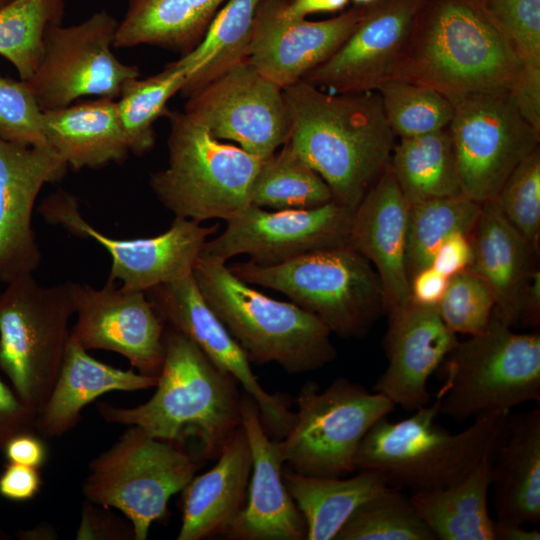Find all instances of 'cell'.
I'll list each match as a JSON object with an SVG mask.
<instances>
[{
	"label": "cell",
	"mask_w": 540,
	"mask_h": 540,
	"mask_svg": "<svg viewBox=\"0 0 540 540\" xmlns=\"http://www.w3.org/2000/svg\"><path fill=\"white\" fill-rule=\"evenodd\" d=\"M168 165L150 175L149 185L175 216L198 223L228 221L250 204L262 159L220 142L184 112H169Z\"/></svg>",
	"instance_id": "52a82bcc"
},
{
	"label": "cell",
	"mask_w": 540,
	"mask_h": 540,
	"mask_svg": "<svg viewBox=\"0 0 540 540\" xmlns=\"http://www.w3.org/2000/svg\"><path fill=\"white\" fill-rule=\"evenodd\" d=\"M119 21L100 10L80 23L50 25L33 76L25 81L42 111L62 109L85 96L116 99L122 86L139 77L112 51Z\"/></svg>",
	"instance_id": "4fadbf2b"
},
{
	"label": "cell",
	"mask_w": 540,
	"mask_h": 540,
	"mask_svg": "<svg viewBox=\"0 0 540 540\" xmlns=\"http://www.w3.org/2000/svg\"><path fill=\"white\" fill-rule=\"evenodd\" d=\"M39 211L49 223L102 245L112 259L108 280L141 291L191 274L207 238L218 229V224L203 226L175 216L169 229L158 236L116 239L91 226L82 217L76 198L62 190L49 195Z\"/></svg>",
	"instance_id": "9a60e30c"
},
{
	"label": "cell",
	"mask_w": 540,
	"mask_h": 540,
	"mask_svg": "<svg viewBox=\"0 0 540 540\" xmlns=\"http://www.w3.org/2000/svg\"><path fill=\"white\" fill-rule=\"evenodd\" d=\"M389 164L410 205L463 195L457 158L448 128L400 139L394 146Z\"/></svg>",
	"instance_id": "d6a6232c"
},
{
	"label": "cell",
	"mask_w": 540,
	"mask_h": 540,
	"mask_svg": "<svg viewBox=\"0 0 540 540\" xmlns=\"http://www.w3.org/2000/svg\"><path fill=\"white\" fill-rule=\"evenodd\" d=\"M440 398L398 422L384 417L364 436L355 456L357 470L381 474L390 488L410 494L449 487L492 456L511 411L483 413L452 434L436 422Z\"/></svg>",
	"instance_id": "277c9868"
},
{
	"label": "cell",
	"mask_w": 540,
	"mask_h": 540,
	"mask_svg": "<svg viewBox=\"0 0 540 540\" xmlns=\"http://www.w3.org/2000/svg\"><path fill=\"white\" fill-rule=\"evenodd\" d=\"M358 471L350 478L314 477L283 468V481L304 518L307 540H335L362 504L390 488L380 473Z\"/></svg>",
	"instance_id": "4dcf8cb0"
},
{
	"label": "cell",
	"mask_w": 540,
	"mask_h": 540,
	"mask_svg": "<svg viewBox=\"0 0 540 540\" xmlns=\"http://www.w3.org/2000/svg\"><path fill=\"white\" fill-rule=\"evenodd\" d=\"M0 138L28 146L48 145L43 111L23 80L0 74Z\"/></svg>",
	"instance_id": "7bdbcfd3"
},
{
	"label": "cell",
	"mask_w": 540,
	"mask_h": 540,
	"mask_svg": "<svg viewBox=\"0 0 540 540\" xmlns=\"http://www.w3.org/2000/svg\"><path fill=\"white\" fill-rule=\"evenodd\" d=\"M522 67L483 0H423L392 79L446 95L509 90Z\"/></svg>",
	"instance_id": "3957f363"
},
{
	"label": "cell",
	"mask_w": 540,
	"mask_h": 540,
	"mask_svg": "<svg viewBox=\"0 0 540 540\" xmlns=\"http://www.w3.org/2000/svg\"><path fill=\"white\" fill-rule=\"evenodd\" d=\"M73 298V339L86 350L118 353L139 373L158 377L164 361L166 324L145 291L117 287L109 280L100 289L75 283Z\"/></svg>",
	"instance_id": "ac0fdd59"
},
{
	"label": "cell",
	"mask_w": 540,
	"mask_h": 540,
	"mask_svg": "<svg viewBox=\"0 0 540 540\" xmlns=\"http://www.w3.org/2000/svg\"><path fill=\"white\" fill-rule=\"evenodd\" d=\"M41 486L42 478L35 467L8 462L0 474V495L10 501L30 500Z\"/></svg>",
	"instance_id": "c3c4849f"
},
{
	"label": "cell",
	"mask_w": 540,
	"mask_h": 540,
	"mask_svg": "<svg viewBox=\"0 0 540 540\" xmlns=\"http://www.w3.org/2000/svg\"><path fill=\"white\" fill-rule=\"evenodd\" d=\"M497 521H540V408L510 415L491 458Z\"/></svg>",
	"instance_id": "4316f807"
},
{
	"label": "cell",
	"mask_w": 540,
	"mask_h": 540,
	"mask_svg": "<svg viewBox=\"0 0 540 540\" xmlns=\"http://www.w3.org/2000/svg\"><path fill=\"white\" fill-rule=\"evenodd\" d=\"M354 210L334 200L309 209L267 211L249 205L207 240L200 258L223 263L246 254L261 266L278 265L302 255L349 243Z\"/></svg>",
	"instance_id": "5bb4252c"
},
{
	"label": "cell",
	"mask_w": 540,
	"mask_h": 540,
	"mask_svg": "<svg viewBox=\"0 0 540 540\" xmlns=\"http://www.w3.org/2000/svg\"><path fill=\"white\" fill-rule=\"evenodd\" d=\"M470 239L474 256L468 270L491 287L496 315L509 326L524 322L526 292L538 252L508 222L495 199L481 204Z\"/></svg>",
	"instance_id": "d4e9b609"
},
{
	"label": "cell",
	"mask_w": 540,
	"mask_h": 540,
	"mask_svg": "<svg viewBox=\"0 0 540 540\" xmlns=\"http://www.w3.org/2000/svg\"><path fill=\"white\" fill-rule=\"evenodd\" d=\"M189 74V67L178 59L155 75L123 84L116 106L132 153L142 155L153 147V124L166 112L169 99L182 90Z\"/></svg>",
	"instance_id": "8d00e7d4"
},
{
	"label": "cell",
	"mask_w": 540,
	"mask_h": 540,
	"mask_svg": "<svg viewBox=\"0 0 540 540\" xmlns=\"http://www.w3.org/2000/svg\"><path fill=\"white\" fill-rule=\"evenodd\" d=\"M43 126L48 145L75 171L122 163L131 152L115 99L43 111Z\"/></svg>",
	"instance_id": "f1b7e54d"
},
{
	"label": "cell",
	"mask_w": 540,
	"mask_h": 540,
	"mask_svg": "<svg viewBox=\"0 0 540 540\" xmlns=\"http://www.w3.org/2000/svg\"><path fill=\"white\" fill-rule=\"evenodd\" d=\"M508 92L520 115L540 132V65L523 64Z\"/></svg>",
	"instance_id": "bcb514c9"
},
{
	"label": "cell",
	"mask_w": 540,
	"mask_h": 540,
	"mask_svg": "<svg viewBox=\"0 0 540 540\" xmlns=\"http://www.w3.org/2000/svg\"><path fill=\"white\" fill-rule=\"evenodd\" d=\"M36 432L18 434L7 441L2 452L8 462L41 467L47 459V447Z\"/></svg>",
	"instance_id": "f907efd6"
},
{
	"label": "cell",
	"mask_w": 540,
	"mask_h": 540,
	"mask_svg": "<svg viewBox=\"0 0 540 540\" xmlns=\"http://www.w3.org/2000/svg\"><path fill=\"white\" fill-rule=\"evenodd\" d=\"M101 510L88 500L83 503L81 523L76 533L77 539H134L130 522L116 517L103 507Z\"/></svg>",
	"instance_id": "f6af8a7d"
},
{
	"label": "cell",
	"mask_w": 540,
	"mask_h": 540,
	"mask_svg": "<svg viewBox=\"0 0 540 540\" xmlns=\"http://www.w3.org/2000/svg\"><path fill=\"white\" fill-rule=\"evenodd\" d=\"M508 222L538 252L540 241V149L523 159L495 198Z\"/></svg>",
	"instance_id": "b9f144b4"
},
{
	"label": "cell",
	"mask_w": 540,
	"mask_h": 540,
	"mask_svg": "<svg viewBox=\"0 0 540 540\" xmlns=\"http://www.w3.org/2000/svg\"><path fill=\"white\" fill-rule=\"evenodd\" d=\"M285 0H262L258 6L246 61L282 89L302 80L326 61L364 17L357 6L323 21L288 18Z\"/></svg>",
	"instance_id": "ffe728a7"
},
{
	"label": "cell",
	"mask_w": 540,
	"mask_h": 540,
	"mask_svg": "<svg viewBox=\"0 0 540 540\" xmlns=\"http://www.w3.org/2000/svg\"><path fill=\"white\" fill-rule=\"evenodd\" d=\"M66 162L49 146H28L0 138V282L32 274L41 253L31 226L44 185L60 181Z\"/></svg>",
	"instance_id": "44dd1931"
},
{
	"label": "cell",
	"mask_w": 540,
	"mask_h": 540,
	"mask_svg": "<svg viewBox=\"0 0 540 540\" xmlns=\"http://www.w3.org/2000/svg\"><path fill=\"white\" fill-rule=\"evenodd\" d=\"M448 280V277L431 266L417 272L410 279L412 303L436 307L444 295Z\"/></svg>",
	"instance_id": "816d5d0a"
},
{
	"label": "cell",
	"mask_w": 540,
	"mask_h": 540,
	"mask_svg": "<svg viewBox=\"0 0 540 540\" xmlns=\"http://www.w3.org/2000/svg\"><path fill=\"white\" fill-rule=\"evenodd\" d=\"M240 410L252 470L245 507L224 536L236 540H305L304 518L283 481L284 461L278 440L266 432L258 406L246 392L241 393Z\"/></svg>",
	"instance_id": "603a6c76"
},
{
	"label": "cell",
	"mask_w": 540,
	"mask_h": 540,
	"mask_svg": "<svg viewBox=\"0 0 540 540\" xmlns=\"http://www.w3.org/2000/svg\"><path fill=\"white\" fill-rule=\"evenodd\" d=\"M262 0H228L211 21L199 44L180 60L190 74L180 91L190 97L246 61L255 15Z\"/></svg>",
	"instance_id": "836d02e7"
},
{
	"label": "cell",
	"mask_w": 540,
	"mask_h": 540,
	"mask_svg": "<svg viewBox=\"0 0 540 540\" xmlns=\"http://www.w3.org/2000/svg\"><path fill=\"white\" fill-rule=\"evenodd\" d=\"M470 235L456 232L446 238L436 251L431 267L450 278L468 270L473 261Z\"/></svg>",
	"instance_id": "681fc988"
},
{
	"label": "cell",
	"mask_w": 540,
	"mask_h": 540,
	"mask_svg": "<svg viewBox=\"0 0 540 540\" xmlns=\"http://www.w3.org/2000/svg\"><path fill=\"white\" fill-rule=\"evenodd\" d=\"M26 432H36V417L0 378V451L9 439Z\"/></svg>",
	"instance_id": "7dc6e473"
},
{
	"label": "cell",
	"mask_w": 540,
	"mask_h": 540,
	"mask_svg": "<svg viewBox=\"0 0 540 540\" xmlns=\"http://www.w3.org/2000/svg\"><path fill=\"white\" fill-rule=\"evenodd\" d=\"M14 0H0V9L5 7L6 5L10 4Z\"/></svg>",
	"instance_id": "9f6ffc18"
},
{
	"label": "cell",
	"mask_w": 540,
	"mask_h": 540,
	"mask_svg": "<svg viewBox=\"0 0 540 540\" xmlns=\"http://www.w3.org/2000/svg\"><path fill=\"white\" fill-rule=\"evenodd\" d=\"M216 459L210 470L194 476L181 491L183 508L178 540L225 535L245 507L252 454L242 425Z\"/></svg>",
	"instance_id": "484cf974"
},
{
	"label": "cell",
	"mask_w": 540,
	"mask_h": 540,
	"mask_svg": "<svg viewBox=\"0 0 540 540\" xmlns=\"http://www.w3.org/2000/svg\"><path fill=\"white\" fill-rule=\"evenodd\" d=\"M335 540H437L410 495L387 488L362 504Z\"/></svg>",
	"instance_id": "f35d334b"
},
{
	"label": "cell",
	"mask_w": 540,
	"mask_h": 540,
	"mask_svg": "<svg viewBox=\"0 0 540 540\" xmlns=\"http://www.w3.org/2000/svg\"><path fill=\"white\" fill-rule=\"evenodd\" d=\"M491 458L463 479L441 489L410 494L422 520L437 540H495L488 509Z\"/></svg>",
	"instance_id": "1f68e13d"
},
{
	"label": "cell",
	"mask_w": 540,
	"mask_h": 540,
	"mask_svg": "<svg viewBox=\"0 0 540 540\" xmlns=\"http://www.w3.org/2000/svg\"><path fill=\"white\" fill-rule=\"evenodd\" d=\"M192 274L250 363H276L289 374H301L336 359L330 330L307 310L265 296L223 263L199 257Z\"/></svg>",
	"instance_id": "5b68a950"
},
{
	"label": "cell",
	"mask_w": 540,
	"mask_h": 540,
	"mask_svg": "<svg viewBox=\"0 0 540 540\" xmlns=\"http://www.w3.org/2000/svg\"><path fill=\"white\" fill-rule=\"evenodd\" d=\"M384 338L388 366L372 391L406 411H416L431 402L427 384L458 343L440 318L436 307L411 303L389 314Z\"/></svg>",
	"instance_id": "7402d4cb"
},
{
	"label": "cell",
	"mask_w": 540,
	"mask_h": 540,
	"mask_svg": "<svg viewBox=\"0 0 540 540\" xmlns=\"http://www.w3.org/2000/svg\"><path fill=\"white\" fill-rule=\"evenodd\" d=\"M409 207L388 164L354 210L350 230L348 245L374 265L388 315L412 303L406 268Z\"/></svg>",
	"instance_id": "cb8c5ba5"
},
{
	"label": "cell",
	"mask_w": 540,
	"mask_h": 540,
	"mask_svg": "<svg viewBox=\"0 0 540 540\" xmlns=\"http://www.w3.org/2000/svg\"><path fill=\"white\" fill-rule=\"evenodd\" d=\"M349 0H285L282 13L288 18H305L307 15L343 10Z\"/></svg>",
	"instance_id": "f5cc1de1"
},
{
	"label": "cell",
	"mask_w": 540,
	"mask_h": 540,
	"mask_svg": "<svg viewBox=\"0 0 540 540\" xmlns=\"http://www.w3.org/2000/svg\"><path fill=\"white\" fill-rule=\"evenodd\" d=\"M296 420L278 440L284 466L306 476L344 477L356 471L357 450L371 427L395 405L347 377L326 389L306 382L296 399Z\"/></svg>",
	"instance_id": "8fae6325"
},
{
	"label": "cell",
	"mask_w": 540,
	"mask_h": 540,
	"mask_svg": "<svg viewBox=\"0 0 540 540\" xmlns=\"http://www.w3.org/2000/svg\"><path fill=\"white\" fill-rule=\"evenodd\" d=\"M480 212L481 204L463 195L411 204L406 238L409 279L431 266L436 251L450 235H470Z\"/></svg>",
	"instance_id": "d590c367"
},
{
	"label": "cell",
	"mask_w": 540,
	"mask_h": 540,
	"mask_svg": "<svg viewBox=\"0 0 540 540\" xmlns=\"http://www.w3.org/2000/svg\"><path fill=\"white\" fill-rule=\"evenodd\" d=\"M228 0H128L119 21L114 47L153 45L183 55L205 35L222 4Z\"/></svg>",
	"instance_id": "f546056e"
},
{
	"label": "cell",
	"mask_w": 540,
	"mask_h": 540,
	"mask_svg": "<svg viewBox=\"0 0 540 540\" xmlns=\"http://www.w3.org/2000/svg\"><path fill=\"white\" fill-rule=\"evenodd\" d=\"M250 285L285 294L342 338H361L386 313L381 280L373 265L349 245L317 250L287 262L229 266Z\"/></svg>",
	"instance_id": "8992f818"
},
{
	"label": "cell",
	"mask_w": 540,
	"mask_h": 540,
	"mask_svg": "<svg viewBox=\"0 0 540 540\" xmlns=\"http://www.w3.org/2000/svg\"><path fill=\"white\" fill-rule=\"evenodd\" d=\"M523 64L540 65V0H483Z\"/></svg>",
	"instance_id": "ee69618b"
},
{
	"label": "cell",
	"mask_w": 540,
	"mask_h": 540,
	"mask_svg": "<svg viewBox=\"0 0 540 540\" xmlns=\"http://www.w3.org/2000/svg\"><path fill=\"white\" fill-rule=\"evenodd\" d=\"M283 93L291 118L288 143L327 183L333 200L355 210L396 144L379 94H336L303 79Z\"/></svg>",
	"instance_id": "6da1fadb"
},
{
	"label": "cell",
	"mask_w": 540,
	"mask_h": 540,
	"mask_svg": "<svg viewBox=\"0 0 540 540\" xmlns=\"http://www.w3.org/2000/svg\"><path fill=\"white\" fill-rule=\"evenodd\" d=\"M74 285L42 286L28 274L0 292V370L36 419L62 365L74 314Z\"/></svg>",
	"instance_id": "9c48e42d"
},
{
	"label": "cell",
	"mask_w": 540,
	"mask_h": 540,
	"mask_svg": "<svg viewBox=\"0 0 540 540\" xmlns=\"http://www.w3.org/2000/svg\"><path fill=\"white\" fill-rule=\"evenodd\" d=\"M331 200L327 183L288 142L278 153L262 159L250 195L251 205L274 211L309 209Z\"/></svg>",
	"instance_id": "e575fe53"
},
{
	"label": "cell",
	"mask_w": 540,
	"mask_h": 540,
	"mask_svg": "<svg viewBox=\"0 0 540 540\" xmlns=\"http://www.w3.org/2000/svg\"><path fill=\"white\" fill-rule=\"evenodd\" d=\"M145 293L166 325L194 342L254 399L269 436L283 439L296 420L290 410L292 399L283 393L271 394L258 382L246 355L204 299L193 274L156 285Z\"/></svg>",
	"instance_id": "e0dca14e"
},
{
	"label": "cell",
	"mask_w": 540,
	"mask_h": 540,
	"mask_svg": "<svg viewBox=\"0 0 540 540\" xmlns=\"http://www.w3.org/2000/svg\"><path fill=\"white\" fill-rule=\"evenodd\" d=\"M184 113L217 138L265 159L288 142L291 118L283 89L244 61L188 97Z\"/></svg>",
	"instance_id": "2e32d148"
},
{
	"label": "cell",
	"mask_w": 540,
	"mask_h": 540,
	"mask_svg": "<svg viewBox=\"0 0 540 540\" xmlns=\"http://www.w3.org/2000/svg\"><path fill=\"white\" fill-rule=\"evenodd\" d=\"M447 96L454 108L448 129L462 193L483 204L496 197L513 170L539 147L540 132L520 115L508 90Z\"/></svg>",
	"instance_id": "7c38bea8"
},
{
	"label": "cell",
	"mask_w": 540,
	"mask_h": 540,
	"mask_svg": "<svg viewBox=\"0 0 540 540\" xmlns=\"http://www.w3.org/2000/svg\"><path fill=\"white\" fill-rule=\"evenodd\" d=\"M157 380L133 369L121 370L102 363L69 336L54 387L36 419V433L62 436L78 424L82 410L98 397L113 391L155 387Z\"/></svg>",
	"instance_id": "83f0119b"
},
{
	"label": "cell",
	"mask_w": 540,
	"mask_h": 540,
	"mask_svg": "<svg viewBox=\"0 0 540 540\" xmlns=\"http://www.w3.org/2000/svg\"><path fill=\"white\" fill-rule=\"evenodd\" d=\"M164 346L156 391L148 401L135 407L98 402L96 409L110 424L137 426L185 449L192 442L198 459H216L242 425L238 382L168 325Z\"/></svg>",
	"instance_id": "7a4b0ae2"
},
{
	"label": "cell",
	"mask_w": 540,
	"mask_h": 540,
	"mask_svg": "<svg viewBox=\"0 0 540 540\" xmlns=\"http://www.w3.org/2000/svg\"><path fill=\"white\" fill-rule=\"evenodd\" d=\"M389 127L400 139L448 128L454 113L449 97L426 85L391 79L376 90Z\"/></svg>",
	"instance_id": "ab89813d"
},
{
	"label": "cell",
	"mask_w": 540,
	"mask_h": 540,
	"mask_svg": "<svg viewBox=\"0 0 540 540\" xmlns=\"http://www.w3.org/2000/svg\"><path fill=\"white\" fill-rule=\"evenodd\" d=\"M423 0H376L344 43L304 78L336 94L376 91L391 80Z\"/></svg>",
	"instance_id": "d6986e66"
},
{
	"label": "cell",
	"mask_w": 540,
	"mask_h": 540,
	"mask_svg": "<svg viewBox=\"0 0 540 540\" xmlns=\"http://www.w3.org/2000/svg\"><path fill=\"white\" fill-rule=\"evenodd\" d=\"M65 0H14L0 9V55L23 81L35 73L43 51V36L62 23Z\"/></svg>",
	"instance_id": "74e56055"
},
{
	"label": "cell",
	"mask_w": 540,
	"mask_h": 540,
	"mask_svg": "<svg viewBox=\"0 0 540 540\" xmlns=\"http://www.w3.org/2000/svg\"><path fill=\"white\" fill-rule=\"evenodd\" d=\"M494 307L489 284L478 274L465 270L449 278L436 310L453 333L472 336L487 328Z\"/></svg>",
	"instance_id": "60d3db41"
},
{
	"label": "cell",
	"mask_w": 540,
	"mask_h": 540,
	"mask_svg": "<svg viewBox=\"0 0 540 540\" xmlns=\"http://www.w3.org/2000/svg\"><path fill=\"white\" fill-rule=\"evenodd\" d=\"M495 540H539L540 532L537 529H526L523 525L508 524L494 520Z\"/></svg>",
	"instance_id": "db71d44e"
},
{
	"label": "cell",
	"mask_w": 540,
	"mask_h": 540,
	"mask_svg": "<svg viewBox=\"0 0 540 540\" xmlns=\"http://www.w3.org/2000/svg\"><path fill=\"white\" fill-rule=\"evenodd\" d=\"M200 462L187 449L129 428L88 466L85 499L120 511L135 540H145L154 522L165 518L170 498L195 476Z\"/></svg>",
	"instance_id": "30bf717a"
},
{
	"label": "cell",
	"mask_w": 540,
	"mask_h": 540,
	"mask_svg": "<svg viewBox=\"0 0 540 540\" xmlns=\"http://www.w3.org/2000/svg\"><path fill=\"white\" fill-rule=\"evenodd\" d=\"M440 413L465 420L540 400V335L515 333L493 313L487 328L443 360Z\"/></svg>",
	"instance_id": "ba28073f"
},
{
	"label": "cell",
	"mask_w": 540,
	"mask_h": 540,
	"mask_svg": "<svg viewBox=\"0 0 540 540\" xmlns=\"http://www.w3.org/2000/svg\"><path fill=\"white\" fill-rule=\"evenodd\" d=\"M355 5L357 6H366V5H369L373 2H375L376 0H352Z\"/></svg>",
	"instance_id": "11a10c76"
}]
</instances>
